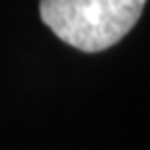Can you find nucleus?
<instances>
[{"instance_id": "f257e3e1", "label": "nucleus", "mask_w": 150, "mask_h": 150, "mask_svg": "<svg viewBox=\"0 0 150 150\" xmlns=\"http://www.w3.org/2000/svg\"><path fill=\"white\" fill-rule=\"evenodd\" d=\"M146 0H41L47 28L70 47L100 53L119 43L139 22Z\"/></svg>"}]
</instances>
